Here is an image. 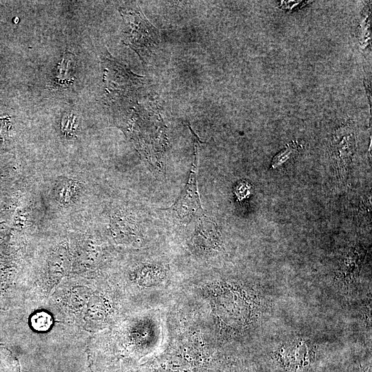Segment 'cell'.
I'll list each match as a JSON object with an SVG mask.
<instances>
[{"label": "cell", "instance_id": "10", "mask_svg": "<svg viewBox=\"0 0 372 372\" xmlns=\"http://www.w3.org/2000/svg\"><path fill=\"white\" fill-rule=\"evenodd\" d=\"M350 372H371V362L367 364L359 363Z\"/></svg>", "mask_w": 372, "mask_h": 372}, {"label": "cell", "instance_id": "2", "mask_svg": "<svg viewBox=\"0 0 372 372\" xmlns=\"http://www.w3.org/2000/svg\"><path fill=\"white\" fill-rule=\"evenodd\" d=\"M171 335L162 352L141 364L134 372H214L229 360L205 340L197 328L184 327Z\"/></svg>", "mask_w": 372, "mask_h": 372}, {"label": "cell", "instance_id": "9", "mask_svg": "<svg viewBox=\"0 0 372 372\" xmlns=\"http://www.w3.org/2000/svg\"><path fill=\"white\" fill-rule=\"evenodd\" d=\"M9 125V119L7 118H0V134L3 140L4 136L8 134Z\"/></svg>", "mask_w": 372, "mask_h": 372}, {"label": "cell", "instance_id": "4", "mask_svg": "<svg viewBox=\"0 0 372 372\" xmlns=\"http://www.w3.org/2000/svg\"><path fill=\"white\" fill-rule=\"evenodd\" d=\"M198 149V143L196 142L195 145V157L187 186L178 200L171 208L176 217L185 221L203 214L196 183Z\"/></svg>", "mask_w": 372, "mask_h": 372}, {"label": "cell", "instance_id": "3", "mask_svg": "<svg viewBox=\"0 0 372 372\" xmlns=\"http://www.w3.org/2000/svg\"><path fill=\"white\" fill-rule=\"evenodd\" d=\"M125 289L140 295L161 293L169 287L166 271L161 266L146 265L138 267L129 276Z\"/></svg>", "mask_w": 372, "mask_h": 372}, {"label": "cell", "instance_id": "1", "mask_svg": "<svg viewBox=\"0 0 372 372\" xmlns=\"http://www.w3.org/2000/svg\"><path fill=\"white\" fill-rule=\"evenodd\" d=\"M151 315L121 320L112 325L111 340L99 355L92 358V364L100 371L134 372L141 359L151 353L158 344L160 324Z\"/></svg>", "mask_w": 372, "mask_h": 372}, {"label": "cell", "instance_id": "5", "mask_svg": "<svg viewBox=\"0 0 372 372\" xmlns=\"http://www.w3.org/2000/svg\"><path fill=\"white\" fill-rule=\"evenodd\" d=\"M134 19L132 23V32L128 37L130 44L138 54H145V52H152V49L158 44L157 30L149 23L143 13H131Z\"/></svg>", "mask_w": 372, "mask_h": 372}, {"label": "cell", "instance_id": "7", "mask_svg": "<svg viewBox=\"0 0 372 372\" xmlns=\"http://www.w3.org/2000/svg\"><path fill=\"white\" fill-rule=\"evenodd\" d=\"M214 372H252L238 360L229 362Z\"/></svg>", "mask_w": 372, "mask_h": 372}, {"label": "cell", "instance_id": "8", "mask_svg": "<svg viewBox=\"0 0 372 372\" xmlns=\"http://www.w3.org/2000/svg\"><path fill=\"white\" fill-rule=\"evenodd\" d=\"M294 152L295 149L291 146H289L285 148L284 150L281 151L273 158L272 161V167L276 168L288 161L290 158L291 156L294 153Z\"/></svg>", "mask_w": 372, "mask_h": 372}, {"label": "cell", "instance_id": "6", "mask_svg": "<svg viewBox=\"0 0 372 372\" xmlns=\"http://www.w3.org/2000/svg\"><path fill=\"white\" fill-rule=\"evenodd\" d=\"M0 372H21L17 358L3 347H0Z\"/></svg>", "mask_w": 372, "mask_h": 372}]
</instances>
